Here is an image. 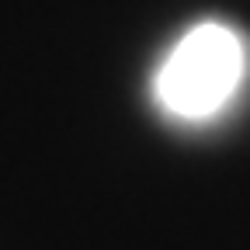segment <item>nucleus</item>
Returning <instances> with one entry per match:
<instances>
[{"label":"nucleus","instance_id":"obj_1","mask_svg":"<svg viewBox=\"0 0 250 250\" xmlns=\"http://www.w3.org/2000/svg\"><path fill=\"white\" fill-rule=\"evenodd\" d=\"M243 80V45L226 24H195L170 49L156 101L177 118H205L223 108Z\"/></svg>","mask_w":250,"mask_h":250}]
</instances>
